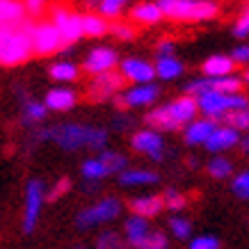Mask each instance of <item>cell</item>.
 <instances>
[{
  "instance_id": "cell-1",
  "label": "cell",
  "mask_w": 249,
  "mask_h": 249,
  "mask_svg": "<svg viewBox=\"0 0 249 249\" xmlns=\"http://www.w3.org/2000/svg\"><path fill=\"white\" fill-rule=\"evenodd\" d=\"M37 142H55L64 151H103L107 144V130L85 124H60L35 133Z\"/></svg>"
},
{
  "instance_id": "cell-2",
  "label": "cell",
  "mask_w": 249,
  "mask_h": 249,
  "mask_svg": "<svg viewBox=\"0 0 249 249\" xmlns=\"http://www.w3.org/2000/svg\"><path fill=\"white\" fill-rule=\"evenodd\" d=\"M32 21L0 28V67H18L32 57Z\"/></svg>"
},
{
  "instance_id": "cell-3",
  "label": "cell",
  "mask_w": 249,
  "mask_h": 249,
  "mask_svg": "<svg viewBox=\"0 0 249 249\" xmlns=\"http://www.w3.org/2000/svg\"><path fill=\"white\" fill-rule=\"evenodd\" d=\"M165 18L174 23L215 21L222 12L217 0H156Z\"/></svg>"
},
{
  "instance_id": "cell-4",
  "label": "cell",
  "mask_w": 249,
  "mask_h": 249,
  "mask_svg": "<svg viewBox=\"0 0 249 249\" xmlns=\"http://www.w3.org/2000/svg\"><path fill=\"white\" fill-rule=\"evenodd\" d=\"M196 106H199V112L204 114L206 119L211 121H224L231 112H238V110H245L249 107V98L242 94V91H235V94H224V91H204L196 96Z\"/></svg>"
},
{
  "instance_id": "cell-5",
  "label": "cell",
  "mask_w": 249,
  "mask_h": 249,
  "mask_svg": "<svg viewBox=\"0 0 249 249\" xmlns=\"http://www.w3.org/2000/svg\"><path fill=\"white\" fill-rule=\"evenodd\" d=\"M121 211H124V204L117 196H103V199H98V201H94L91 206H87V208L78 213L76 224L78 229L101 227V224H107V222H114L121 215Z\"/></svg>"
},
{
  "instance_id": "cell-6",
  "label": "cell",
  "mask_w": 249,
  "mask_h": 249,
  "mask_svg": "<svg viewBox=\"0 0 249 249\" xmlns=\"http://www.w3.org/2000/svg\"><path fill=\"white\" fill-rule=\"evenodd\" d=\"M51 23L60 32L64 46L76 44L78 39H83V14L73 12L67 5H53L51 7Z\"/></svg>"
},
{
  "instance_id": "cell-7",
  "label": "cell",
  "mask_w": 249,
  "mask_h": 249,
  "mask_svg": "<svg viewBox=\"0 0 249 249\" xmlns=\"http://www.w3.org/2000/svg\"><path fill=\"white\" fill-rule=\"evenodd\" d=\"M124 78L119 71H107L101 76H94L85 89V98L89 103H106V101H114L117 94L124 91Z\"/></svg>"
},
{
  "instance_id": "cell-8",
  "label": "cell",
  "mask_w": 249,
  "mask_h": 249,
  "mask_svg": "<svg viewBox=\"0 0 249 249\" xmlns=\"http://www.w3.org/2000/svg\"><path fill=\"white\" fill-rule=\"evenodd\" d=\"M62 46H64V41H62L57 28L51 23V18L48 21H37L32 25V55L48 57V55L60 53Z\"/></svg>"
},
{
  "instance_id": "cell-9",
  "label": "cell",
  "mask_w": 249,
  "mask_h": 249,
  "mask_svg": "<svg viewBox=\"0 0 249 249\" xmlns=\"http://www.w3.org/2000/svg\"><path fill=\"white\" fill-rule=\"evenodd\" d=\"M130 149L135 153H142L153 162H162L167 158V144L160 133L151 128H140L130 135Z\"/></svg>"
},
{
  "instance_id": "cell-10",
  "label": "cell",
  "mask_w": 249,
  "mask_h": 249,
  "mask_svg": "<svg viewBox=\"0 0 249 249\" xmlns=\"http://www.w3.org/2000/svg\"><path fill=\"white\" fill-rule=\"evenodd\" d=\"M158 98H160V87L149 83L124 89L121 94L114 96V103H117L119 110H133V107H153V103H158Z\"/></svg>"
},
{
  "instance_id": "cell-11",
  "label": "cell",
  "mask_w": 249,
  "mask_h": 249,
  "mask_svg": "<svg viewBox=\"0 0 249 249\" xmlns=\"http://www.w3.org/2000/svg\"><path fill=\"white\" fill-rule=\"evenodd\" d=\"M46 201V188L39 178H32L25 185V211H23V231L32 233L37 229L39 215H41V206Z\"/></svg>"
},
{
  "instance_id": "cell-12",
  "label": "cell",
  "mask_w": 249,
  "mask_h": 249,
  "mask_svg": "<svg viewBox=\"0 0 249 249\" xmlns=\"http://www.w3.org/2000/svg\"><path fill=\"white\" fill-rule=\"evenodd\" d=\"M117 64H119V55H117L114 48L96 46V48H91L89 53L85 55L83 69L94 78V76H101V73H107V71H114Z\"/></svg>"
},
{
  "instance_id": "cell-13",
  "label": "cell",
  "mask_w": 249,
  "mask_h": 249,
  "mask_svg": "<svg viewBox=\"0 0 249 249\" xmlns=\"http://www.w3.org/2000/svg\"><path fill=\"white\" fill-rule=\"evenodd\" d=\"M119 73L126 83L149 85L156 78V67L149 60H142V57H126L119 64Z\"/></svg>"
},
{
  "instance_id": "cell-14",
  "label": "cell",
  "mask_w": 249,
  "mask_h": 249,
  "mask_svg": "<svg viewBox=\"0 0 249 249\" xmlns=\"http://www.w3.org/2000/svg\"><path fill=\"white\" fill-rule=\"evenodd\" d=\"M169 114L174 117V121L185 128L190 121L196 119V114H199V106H196V98L195 96H188V94H181V96L172 98L169 103H165Z\"/></svg>"
},
{
  "instance_id": "cell-15",
  "label": "cell",
  "mask_w": 249,
  "mask_h": 249,
  "mask_svg": "<svg viewBox=\"0 0 249 249\" xmlns=\"http://www.w3.org/2000/svg\"><path fill=\"white\" fill-rule=\"evenodd\" d=\"M165 16L160 12L158 2L156 0H140L135 5H130L128 7V21L133 25H158Z\"/></svg>"
},
{
  "instance_id": "cell-16",
  "label": "cell",
  "mask_w": 249,
  "mask_h": 249,
  "mask_svg": "<svg viewBox=\"0 0 249 249\" xmlns=\"http://www.w3.org/2000/svg\"><path fill=\"white\" fill-rule=\"evenodd\" d=\"M238 142H240V130L231 128V126H219L213 130V135L208 137V142L204 144L206 151L215 153V156H219V153L229 151V149H233V146H238Z\"/></svg>"
},
{
  "instance_id": "cell-17",
  "label": "cell",
  "mask_w": 249,
  "mask_h": 249,
  "mask_svg": "<svg viewBox=\"0 0 249 249\" xmlns=\"http://www.w3.org/2000/svg\"><path fill=\"white\" fill-rule=\"evenodd\" d=\"M215 128H217V121H211L206 117H196L195 121H190L188 126L183 128V142L188 146H204Z\"/></svg>"
},
{
  "instance_id": "cell-18",
  "label": "cell",
  "mask_w": 249,
  "mask_h": 249,
  "mask_svg": "<svg viewBox=\"0 0 249 249\" xmlns=\"http://www.w3.org/2000/svg\"><path fill=\"white\" fill-rule=\"evenodd\" d=\"M128 208H130V215H137V217H144V219L158 217L160 213L165 211V206H162V196L160 195L133 196V199L128 201Z\"/></svg>"
},
{
  "instance_id": "cell-19",
  "label": "cell",
  "mask_w": 249,
  "mask_h": 249,
  "mask_svg": "<svg viewBox=\"0 0 249 249\" xmlns=\"http://www.w3.org/2000/svg\"><path fill=\"white\" fill-rule=\"evenodd\" d=\"M144 121H146V126L156 133H176V130H181V126L174 121V117L169 114L167 106H153L149 112L144 114Z\"/></svg>"
},
{
  "instance_id": "cell-20",
  "label": "cell",
  "mask_w": 249,
  "mask_h": 249,
  "mask_svg": "<svg viewBox=\"0 0 249 249\" xmlns=\"http://www.w3.org/2000/svg\"><path fill=\"white\" fill-rule=\"evenodd\" d=\"M78 103V94L69 87H55L46 94L44 106L46 110H53V112H67L71 107H76Z\"/></svg>"
},
{
  "instance_id": "cell-21",
  "label": "cell",
  "mask_w": 249,
  "mask_h": 249,
  "mask_svg": "<svg viewBox=\"0 0 249 249\" xmlns=\"http://www.w3.org/2000/svg\"><path fill=\"white\" fill-rule=\"evenodd\" d=\"M149 233H151V224H149V219L137 217V215H130V217L124 222V240H126L128 247L135 249Z\"/></svg>"
},
{
  "instance_id": "cell-22",
  "label": "cell",
  "mask_w": 249,
  "mask_h": 249,
  "mask_svg": "<svg viewBox=\"0 0 249 249\" xmlns=\"http://www.w3.org/2000/svg\"><path fill=\"white\" fill-rule=\"evenodd\" d=\"M233 69L235 62L231 60V55H211L201 64V73H204V78H224L233 76Z\"/></svg>"
},
{
  "instance_id": "cell-23",
  "label": "cell",
  "mask_w": 249,
  "mask_h": 249,
  "mask_svg": "<svg viewBox=\"0 0 249 249\" xmlns=\"http://www.w3.org/2000/svg\"><path fill=\"white\" fill-rule=\"evenodd\" d=\"M28 21V12L21 0H0V28L21 25Z\"/></svg>"
},
{
  "instance_id": "cell-24",
  "label": "cell",
  "mask_w": 249,
  "mask_h": 249,
  "mask_svg": "<svg viewBox=\"0 0 249 249\" xmlns=\"http://www.w3.org/2000/svg\"><path fill=\"white\" fill-rule=\"evenodd\" d=\"M158 174L151 169H142V167H133V169H124L119 174V183L124 188H144V185H153L158 183Z\"/></svg>"
},
{
  "instance_id": "cell-25",
  "label": "cell",
  "mask_w": 249,
  "mask_h": 249,
  "mask_svg": "<svg viewBox=\"0 0 249 249\" xmlns=\"http://www.w3.org/2000/svg\"><path fill=\"white\" fill-rule=\"evenodd\" d=\"M156 78L165 80V83H172V80H178L183 76V62L176 57V55H169V57H158L156 60Z\"/></svg>"
},
{
  "instance_id": "cell-26",
  "label": "cell",
  "mask_w": 249,
  "mask_h": 249,
  "mask_svg": "<svg viewBox=\"0 0 249 249\" xmlns=\"http://www.w3.org/2000/svg\"><path fill=\"white\" fill-rule=\"evenodd\" d=\"M46 114H48V110H46L44 101H37V98L23 94V124L39 126L46 119Z\"/></svg>"
},
{
  "instance_id": "cell-27",
  "label": "cell",
  "mask_w": 249,
  "mask_h": 249,
  "mask_svg": "<svg viewBox=\"0 0 249 249\" xmlns=\"http://www.w3.org/2000/svg\"><path fill=\"white\" fill-rule=\"evenodd\" d=\"M107 32H110V23L103 16H98L96 12L83 14V37L98 39V37H106Z\"/></svg>"
},
{
  "instance_id": "cell-28",
  "label": "cell",
  "mask_w": 249,
  "mask_h": 249,
  "mask_svg": "<svg viewBox=\"0 0 249 249\" xmlns=\"http://www.w3.org/2000/svg\"><path fill=\"white\" fill-rule=\"evenodd\" d=\"M133 0H98L96 5V14L103 16L106 21H119V16L130 7Z\"/></svg>"
},
{
  "instance_id": "cell-29",
  "label": "cell",
  "mask_w": 249,
  "mask_h": 249,
  "mask_svg": "<svg viewBox=\"0 0 249 249\" xmlns=\"http://www.w3.org/2000/svg\"><path fill=\"white\" fill-rule=\"evenodd\" d=\"M48 73L57 83H73L80 78V67L73 62H55V64H51Z\"/></svg>"
},
{
  "instance_id": "cell-30",
  "label": "cell",
  "mask_w": 249,
  "mask_h": 249,
  "mask_svg": "<svg viewBox=\"0 0 249 249\" xmlns=\"http://www.w3.org/2000/svg\"><path fill=\"white\" fill-rule=\"evenodd\" d=\"M80 174H83V178L85 181H89V183H98V181H103L106 176H110L106 169V165H103V160L98 158H87L80 165Z\"/></svg>"
},
{
  "instance_id": "cell-31",
  "label": "cell",
  "mask_w": 249,
  "mask_h": 249,
  "mask_svg": "<svg viewBox=\"0 0 249 249\" xmlns=\"http://www.w3.org/2000/svg\"><path fill=\"white\" fill-rule=\"evenodd\" d=\"M206 172H208L211 178L224 181V178H229L233 174V162L229 158H224V156H215V158H211L206 162Z\"/></svg>"
},
{
  "instance_id": "cell-32",
  "label": "cell",
  "mask_w": 249,
  "mask_h": 249,
  "mask_svg": "<svg viewBox=\"0 0 249 249\" xmlns=\"http://www.w3.org/2000/svg\"><path fill=\"white\" fill-rule=\"evenodd\" d=\"M98 158L103 160V165H106L110 176H112V174H121L124 169H128V158L119 151H101Z\"/></svg>"
},
{
  "instance_id": "cell-33",
  "label": "cell",
  "mask_w": 249,
  "mask_h": 249,
  "mask_svg": "<svg viewBox=\"0 0 249 249\" xmlns=\"http://www.w3.org/2000/svg\"><path fill=\"white\" fill-rule=\"evenodd\" d=\"M94 249H128V245H126V240H124V235L119 231L107 229L103 233H98L96 242H94Z\"/></svg>"
},
{
  "instance_id": "cell-34",
  "label": "cell",
  "mask_w": 249,
  "mask_h": 249,
  "mask_svg": "<svg viewBox=\"0 0 249 249\" xmlns=\"http://www.w3.org/2000/svg\"><path fill=\"white\" fill-rule=\"evenodd\" d=\"M167 227H169V233L176 240H190L192 238V222L188 217H183V215H172Z\"/></svg>"
},
{
  "instance_id": "cell-35",
  "label": "cell",
  "mask_w": 249,
  "mask_h": 249,
  "mask_svg": "<svg viewBox=\"0 0 249 249\" xmlns=\"http://www.w3.org/2000/svg\"><path fill=\"white\" fill-rule=\"evenodd\" d=\"M160 196H162V206H165V211H172V213H176V215L188 206V196L183 195V192H178L176 188H167Z\"/></svg>"
},
{
  "instance_id": "cell-36",
  "label": "cell",
  "mask_w": 249,
  "mask_h": 249,
  "mask_svg": "<svg viewBox=\"0 0 249 249\" xmlns=\"http://www.w3.org/2000/svg\"><path fill=\"white\" fill-rule=\"evenodd\" d=\"M107 35H112L119 41H133L137 37V28L130 21H114L110 23V32Z\"/></svg>"
},
{
  "instance_id": "cell-37",
  "label": "cell",
  "mask_w": 249,
  "mask_h": 249,
  "mask_svg": "<svg viewBox=\"0 0 249 249\" xmlns=\"http://www.w3.org/2000/svg\"><path fill=\"white\" fill-rule=\"evenodd\" d=\"M135 249H169V238H167L165 231L151 229V233L146 235Z\"/></svg>"
},
{
  "instance_id": "cell-38",
  "label": "cell",
  "mask_w": 249,
  "mask_h": 249,
  "mask_svg": "<svg viewBox=\"0 0 249 249\" xmlns=\"http://www.w3.org/2000/svg\"><path fill=\"white\" fill-rule=\"evenodd\" d=\"M224 121H227V126L240 130V133H249V107L238 110V112H231Z\"/></svg>"
},
{
  "instance_id": "cell-39",
  "label": "cell",
  "mask_w": 249,
  "mask_h": 249,
  "mask_svg": "<svg viewBox=\"0 0 249 249\" xmlns=\"http://www.w3.org/2000/svg\"><path fill=\"white\" fill-rule=\"evenodd\" d=\"M231 190L238 199H249V169L240 172L231 183Z\"/></svg>"
},
{
  "instance_id": "cell-40",
  "label": "cell",
  "mask_w": 249,
  "mask_h": 249,
  "mask_svg": "<svg viewBox=\"0 0 249 249\" xmlns=\"http://www.w3.org/2000/svg\"><path fill=\"white\" fill-rule=\"evenodd\" d=\"M233 37L235 39H247L249 37V5L240 12L238 21L233 23Z\"/></svg>"
},
{
  "instance_id": "cell-41",
  "label": "cell",
  "mask_w": 249,
  "mask_h": 249,
  "mask_svg": "<svg viewBox=\"0 0 249 249\" xmlns=\"http://www.w3.org/2000/svg\"><path fill=\"white\" fill-rule=\"evenodd\" d=\"M69 190H71V178H67V176H62L60 181H55V183H53V188H51L48 192H46V199H48V201H57L60 196L67 195Z\"/></svg>"
},
{
  "instance_id": "cell-42",
  "label": "cell",
  "mask_w": 249,
  "mask_h": 249,
  "mask_svg": "<svg viewBox=\"0 0 249 249\" xmlns=\"http://www.w3.org/2000/svg\"><path fill=\"white\" fill-rule=\"evenodd\" d=\"M188 249H219V240L215 235H196L190 238Z\"/></svg>"
},
{
  "instance_id": "cell-43",
  "label": "cell",
  "mask_w": 249,
  "mask_h": 249,
  "mask_svg": "<svg viewBox=\"0 0 249 249\" xmlns=\"http://www.w3.org/2000/svg\"><path fill=\"white\" fill-rule=\"evenodd\" d=\"M21 2L25 5L28 16H41L48 7V0H21Z\"/></svg>"
},
{
  "instance_id": "cell-44",
  "label": "cell",
  "mask_w": 249,
  "mask_h": 249,
  "mask_svg": "<svg viewBox=\"0 0 249 249\" xmlns=\"http://www.w3.org/2000/svg\"><path fill=\"white\" fill-rule=\"evenodd\" d=\"M231 60L235 62V64H249V44H240L233 48V53H231Z\"/></svg>"
},
{
  "instance_id": "cell-45",
  "label": "cell",
  "mask_w": 249,
  "mask_h": 249,
  "mask_svg": "<svg viewBox=\"0 0 249 249\" xmlns=\"http://www.w3.org/2000/svg\"><path fill=\"white\" fill-rule=\"evenodd\" d=\"M174 51H176L174 39H160L158 44H156V53H158V57H169V55H174Z\"/></svg>"
},
{
  "instance_id": "cell-46",
  "label": "cell",
  "mask_w": 249,
  "mask_h": 249,
  "mask_svg": "<svg viewBox=\"0 0 249 249\" xmlns=\"http://www.w3.org/2000/svg\"><path fill=\"white\" fill-rule=\"evenodd\" d=\"M133 124H135V119H133L128 112H121V114H117V119H114V128L128 130V128H133Z\"/></svg>"
},
{
  "instance_id": "cell-47",
  "label": "cell",
  "mask_w": 249,
  "mask_h": 249,
  "mask_svg": "<svg viewBox=\"0 0 249 249\" xmlns=\"http://www.w3.org/2000/svg\"><path fill=\"white\" fill-rule=\"evenodd\" d=\"M238 151L242 156H249V133H240V142H238Z\"/></svg>"
},
{
  "instance_id": "cell-48",
  "label": "cell",
  "mask_w": 249,
  "mask_h": 249,
  "mask_svg": "<svg viewBox=\"0 0 249 249\" xmlns=\"http://www.w3.org/2000/svg\"><path fill=\"white\" fill-rule=\"evenodd\" d=\"M242 80H245V83L249 85V69H247V71H245V78H242Z\"/></svg>"
},
{
  "instance_id": "cell-49",
  "label": "cell",
  "mask_w": 249,
  "mask_h": 249,
  "mask_svg": "<svg viewBox=\"0 0 249 249\" xmlns=\"http://www.w3.org/2000/svg\"><path fill=\"white\" fill-rule=\"evenodd\" d=\"M87 2H89V5H91V7H94V5H96V2H98V0H87Z\"/></svg>"
},
{
  "instance_id": "cell-50",
  "label": "cell",
  "mask_w": 249,
  "mask_h": 249,
  "mask_svg": "<svg viewBox=\"0 0 249 249\" xmlns=\"http://www.w3.org/2000/svg\"><path fill=\"white\" fill-rule=\"evenodd\" d=\"M73 249H85V247H83V245H78V247H73Z\"/></svg>"
}]
</instances>
